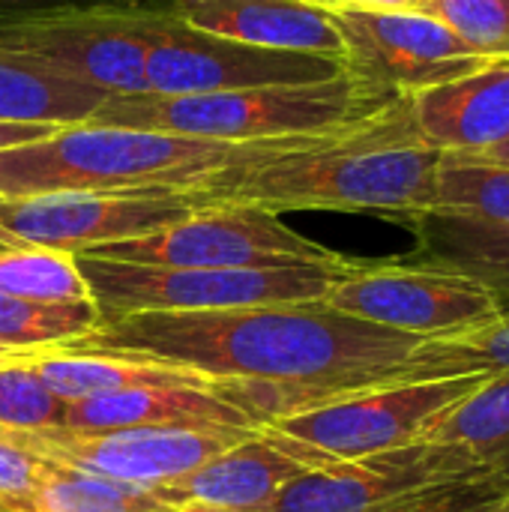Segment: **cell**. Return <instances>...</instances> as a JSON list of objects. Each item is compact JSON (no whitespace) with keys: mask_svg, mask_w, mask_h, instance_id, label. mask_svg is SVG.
Here are the masks:
<instances>
[{"mask_svg":"<svg viewBox=\"0 0 509 512\" xmlns=\"http://www.w3.org/2000/svg\"><path fill=\"white\" fill-rule=\"evenodd\" d=\"M24 512H171L144 486L105 480L66 465L42 462Z\"/></svg>","mask_w":509,"mask_h":512,"instance_id":"25","label":"cell"},{"mask_svg":"<svg viewBox=\"0 0 509 512\" xmlns=\"http://www.w3.org/2000/svg\"><path fill=\"white\" fill-rule=\"evenodd\" d=\"M483 474L459 447L417 441L357 462H330L294 477L264 512H372L420 489Z\"/></svg>","mask_w":509,"mask_h":512,"instance_id":"14","label":"cell"},{"mask_svg":"<svg viewBox=\"0 0 509 512\" xmlns=\"http://www.w3.org/2000/svg\"><path fill=\"white\" fill-rule=\"evenodd\" d=\"M495 512H509V498H507V501H504V504H501V507H498V510H495Z\"/></svg>","mask_w":509,"mask_h":512,"instance_id":"38","label":"cell"},{"mask_svg":"<svg viewBox=\"0 0 509 512\" xmlns=\"http://www.w3.org/2000/svg\"><path fill=\"white\" fill-rule=\"evenodd\" d=\"M66 402L48 390L33 363L0 366V429H60Z\"/></svg>","mask_w":509,"mask_h":512,"instance_id":"28","label":"cell"},{"mask_svg":"<svg viewBox=\"0 0 509 512\" xmlns=\"http://www.w3.org/2000/svg\"><path fill=\"white\" fill-rule=\"evenodd\" d=\"M171 15L192 30L240 45L330 57L348 66L336 15L306 0H171Z\"/></svg>","mask_w":509,"mask_h":512,"instance_id":"16","label":"cell"},{"mask_svg":"<svg viewBox=\"0 0 509 512\" xmlns=\"http://www.w3.org/2000/svg\"><path fill=\"white\" fill-rule=\"evenodd\" d=\"M306 471L312 468L291 456L273 429L258 426L246 441L168 483L153 486L150 492L171 512H264L294 477Z\"/></svg>","mask_w":509,"mask_h":512,"instance_id":"15","label":"cell"},{"mask_svg":"<svg viewBox=\"0 0 509 512\" xmlns=\"http://www.w3.org/2000/svg\"><path fill=\"white\" fill-rule=\"evenodd\" d=\"M417 234V261L450 267L486 285L509 306V225H486L444 213H423L408 225Z\"/></svg>","mask_w":509,"mask_h":512,"instance_id":"20","label":"cell"},{"mask_svg":"<svg viewBox=\"0 0 509 512\" xmlns=\"http://www.w3.org/2000/svg\"><path fill=\"white\" fill-rule=\"evenodd\" d=\"M417 12L435 15L471 48L509 60V0H420Z\"/></svg>","mask_w":509,"mask_h":512,"instance_id":"29","label":"cell"},{"mask_svg":"<svg viewBox=\"0 0 509 512\" xmlns=\"http://www.w3.org/2000/svg\"><path fill=\"white\" fill-rule=\"evenodd\" d=\"M63 126H54V123H18V120H0V153L3 150H12V147H21V144H30V141H39V138H48L51 132H57Z\"/></svg>","mask_w":509,"mask_h":512,"instance_id":"33","label":"cell"},{"mask_svg":"<svg viewBox=\"0 0 509 512\" xmlns=\"http://www.w3.org/2000/svg\"><path fill=\"white\" fill-rule=\"evenodd\" d=\"M509 372V306L486 324L462 333L423 339L402 366V381L462 378V375H507Z\"/></svg>","mask_w":509,"mask_h":512,"instance_id":"23","label":"cell"},{"mask_svg":"<svg viewBox=\"0 0 509 512\" xmlns=\"http://www.w3.org/2000/svg\"><path fill=\"white\" fill-rule=\"evenodd\" d=\"M36 375L63 402L108 396L144 387H195L216 393V381L165 360L126 357V354H60L57 348L33 360Z\"/></svg>","mask_w":509,"mask_h":512,"instance_id":"19","label":"cell"},{"mask_svg":"<svg viewBox=\"0 0 509 512\" xmlns=\"http://www.w3.org/2000/svg\"><path fill=\"white\" fill-rule=\"evenodd\" d=\"M48 351H54V348H6V345H0V366L33 363V360H39Z\"/></svg>","mask_w":509,"mask_h":512,"instance_id":"35","label":"cell"},{"mask_svg":"<svg viewBox=\"0 0 509 512\" xmlns=\"http://www.w3.org/2000/svg\"><path fill=\"white\" fill-rule=\"evenodd\" d=\"M423 339L330 309L324 300L216 312H138L99 321L60 354H126L195 369L255 426L399 384Z\"/></svg>","mask_w":509,"mask_h":512,"instance_id":"1","label":"cell"},{"mask_svg":"<svg viewBox=\"0 0 509 512\" xmlns=\"http://www.w3.org/2000/svg\"><path fill=\"white\" fill-rule=\"evenodd\" d=\"M306 3H315V6H324V9H330L336 0H306Z\"/></svg>","mask_w":509,"mask_h":512,"instance_id":"37","label":"cell"},{"mask_svg":"<svg viewBox=\"0 0 509 512\" xmlns=\"http://www.w3.org/2000/svg\"><path fill=\"white\" fill-rule=\"evenodd\" d=\"M432 213L509 225V165L441 156Z\"/></svg>","mask_w":509,"mask_h":512,"instance_id":"26","label":"cell"},{"mask_svg":"<svg viewBox=\"0 0 509 512\" xmlns=\"http://www.w3.org/2000/svg\"><path fill=\"white\" fill-rule=\"evenodd\" d=\"M150 6H69L0 12V51L108 96H147L141 15Z\"/></svg>","mask_w":509,"mask_h":512,"instance_id":"8","label":"cell"},{"mask_svg":"<svg viewBox=\"0 0 509 512\" xmlns=\"http://www.w3.org/2000/svg\"><path fill=\"white\" fill-rule=\"evenodd\" d=\"M438 165L441 153L420 138L408 96H399L372 117L240 168L207 192L213 201L270 213L339 210L411 225L432 213Z\"/></svg>","mask_w":509,"mask_h":512,"instance_id":"2","label":"cell"},{"mask_svg":"<svg viewBox=\"0 0 509 512\" xmlns=\"http://www.w3.org/2000/svg\"><path fill=\"white\" fill-rule=\"evenodd\" d=\"M42 474V459L0 441V510L24 512L27 498Z\"/></svg>","mask_w":509,"mask_h":512,"instance_id":"31","label":"cell"},{"mask_svg":"<svg viewBox=\"0 0 509 512\" xmlns=\"http://www.w3.org/2000/svg\"><path fill=\"white\" fill-rule=\"evenodd\" d=\"M129 426H255L222 396L195 387H144L66 402L63 429L99 432Z\"/></svg>","mask_w":509,"mask_h":512,"instance_id":"18","label":"cell"},{"mask_svg":"<svg viewBox=\"0 0 509 512\" xmlns=\"http://www.w3.org/2000/svg\"><path fill=\"white\" fill-rule=\"evenodd\" d=\"M207 204H216L207 189L54 192L0 198V234L78 255L156 234L168 225L183 222Z\"/></svg>","mask_w":509,"mask_h":512,"instance_id":"12","label":"cell"},{"mask_svg":"<svg viewBox=\"0 0 509 512\" xmlns=\"http://www.w3.org/2000/svg\"><path fill=\"white\" fill-rule=\"evenodd\" d=\"M405 96L420 138L441 156H480L509 138V63Z\"/></svg>","mask_w":509,"mask_h":512,"instance_id":"17","label":"cell"},{"mask_svg":"<svg viewBox=\"0 0 509 512\" xmlns=\"http://www.w3.org/2000/svg\"><path fill=\"white\" fill-rule=\"evenodd\" d=\"M324 303L417 339L462 333L504 312V303L477 279L417 258L357 261L330 288Z\"/></svg>","mask_w":509,"mask_h":512,"instance_id":"9","label":"cell"},{"mask_svg":"<svg viewBox=\"0 0 509 512\" xmlns=\"http://www.w3.org/2000/svg\"><path fill=\"white\" fill-rule=\"evenodd\" d=\"M144 267H210V270H264L333 264L345 255L297 234L279 213L252 204L216 201L156 234L78 252Z\"/></svg>","mask_w":509,"mask_h":512,"instance_id":"6","label":"cell"},{"mask_svg":"<svg viewBox=\"0 0 509 512\" xmlns=\"http://www.w3.org/2000/svg\"><path fill=\"white\" fill-rule=\"evenodd\" d=\"M69 6H171V0H0V12H39Z\"/></svg>","mask_w":509,"mask_h":512,"instance_id":"32","label":"cell"},{"mask_svg":"<svg viewBox=\"0 0 509 512\" xmlns=\"http://www.w3.org/2000/svg\"><path fill=\"white\" fill-rule=\"evenodd\" d=\"M509 498V477H471L411 492L372 512H495Z\"/></svg>","mask_w":509,"mask_h":512,"instance_id":"30","label":"cell"},{"mask_svg":"<svg viewBox=\"0 0 509 512\" xmlns=\"http://www.w3.org/2000/svg\"><path fill=\"white\" fill-rule=\"evenodd\" d=\"M93 303H33L0 294V345L6 348H63L99 327Z\"/></svg>","mask_w":509,"mask_h":512,"instance_id":"27","label":"cell"},{"mask_svg":"<svg viewBox=\"0 0 509 512\" xmlns=\"http://www.w3.org/2000/svg\"><path fill=\"white\" fill-rule=\"evenodd\" d=\"M0 512H3V510H0Z\"/></svg>","mask_w":509,"mask_h":512,"instance_id":"40","label":"cell"},{"mask_svg":"<svg viewBox=\"0 0 509 512\" xmlns=\"http://www.w3.org/2000/svg\"><path fill=\"white\" fill-rule=\"evenodd\" d=\"M90 285L102 321L138 312H216L246 306H282L324 300L357 261L264 270H210V267H144L93 255H75Z\"/></svg>","mask_w":509,"mask_h":512,"instance_id":"5","label":"cell"},{"mask_svg":"<svg viewBox=\"0 0 509 512\" xmlns=\"http://www.w3.org/2000/svg\"><path fill=\"white\" fill-rule=\"evenodd\" d=\"M483 381V375H462L381 384L261 426H270L333 462H357L375 453L417 444L453 405L471 396Z\"/></svg>","mask_w":509,"mask_h":512,"instance_id":"10","label":"cell"},{"mask_svg":"<svg viewBox=\"0 0 509 512\" xmlns=\"http://www.w3.org/2000/svg\"><path fill=\"white\" fill-rule=\"evenodd\" d=\"M330 12L348 42V69L402 96L509 63L471 48L429 12Z\"/></svg>","mask_w":509,"mask_h":512,"instance_id":"13","label":"cell"},{"mask_svg":"<svg viewBox=\"0 0 509 512\" xmlns=\"http://www.w3.org/2000/svg\"><path fill=\"white\" fill-rule=\"evenodd\" d=\"M180 512H216V510H180Z\"/></svg>","mask_w":509,"mask_h":512,"instance_id":"39","label":"cell"},{"mask_svg":"<svg viewBox=\"0 0 509 512\" xmlns=\"http://www.w3.org/2000/svg\"><path fill=\"white\" fill-rule=\"evenodd\" d=\"M459 159H477V162H489V165H509V138L501 141L498 147L480 153V156H459Z\"/></svg>","mask_w":509,"mask_h":512,"instance_id":"36","label":"cell"},{"mask_svg":"<svg viewBox=\"0 0 509 512\" xmlns=\"http://www.w3.org/2000/svg\"><path fill=\"white\" fill-rule=\"evenodd\" d=\"M105 99L111 96L102 90L0 51V120L75 126L87 123Z\"/></svg>","mask_w":509,"mask_h":512,"instance_id":"21","label":"cell"},{"mask_svg":"<svg viewBox=\"0 0 509 512\" xmlns=\"http://www.w3.org/2000/svg\"><path fill=\"white\" fill-rule=\"evenodd\" d=\"M147 96H198L273 84H306L351 72L315 54L270 51L192 30L168 6H150L138 24Z\"/></svg>","mask_w":509,"mask_h":512,"instance_id":"7","label":"cell"},{"mask_svg":"<svg viewBox=\"0 0 509 512\" xmlns=\"http://www.w3.org/2000/svg\"><path fill=\"white\" fill-rule=\"evenodd\" d=\"M0 294L33 303H93L72 252L0 234Z\"/></svg>","mask_w":509,"mask_h":512,"instance_id":"24","label":"cell"},{"mask_svg":"<svg viewBox=\"0 0 509 512\" xmlns=\"http://www.w3.org/2000/svg\"><path fill=\"white\" fill-rule=\"evenodd\" d=\"M420 441L453 444L483 474L509 477V372L486 378Z\"/></svg>","mask_w":509,"mask_h":512,"instance_id":"22","label":"cell"},{"mask_svg":"<svg viewBox=\"0 0 509 512\" xmlns=\"http://www.w3.org/2000/svg\"><path fill=\"white\" fill-rule=\"evenodd\" d=\"M402 93L354 72L324 81L273 84L198 96H111L87 123L171 132L204 141L255 144L303 141L348 129L387 108Z\"/></svg>","mask_w":509,"mask_h":512,"instance_id":"4","label":"cell"},{"mask_svg":"<svg viewBox=\"0 0 509 512\" xmlns=\"http://www.w3.org/2000/svg\"><path fill=\"white\" fill-rule=\"evenodd\" d=\"M306 141L312 138L228 144L171 132L75 123L48 138L3 150L0 198L141 189L195 192Z\"/></svg>","mask_w":509,"mask_h":512,"instance_id":"3","label":"cell"},{"mask_svg":"<svg viewBox=\"0 0 509 512\" xmlns=\"http://www.w3.org/2000/svg\"><path fill=\"white\" fill-rule=\"evenodd\" d=\"M258 426H129V429H0V441L54 465L153 489L216 453L246 441Z\"/></svg>","mask_w":509,"mask_h":512,"instance_id":"11","label":"cell"},{"mask_svg":"<svg viewBox=\"0 0 509 512\" xmlns=\"http://www.w3.org/2000/svg\"><path fill=\"white\" fill-rule=\"evenodd\" d=\"M330 9H354V12H417L420 0H336Z\"/></svg>","mask_w":509,"mask_h":512,"instance_id":"34","label":"cell"}]
</instances>
